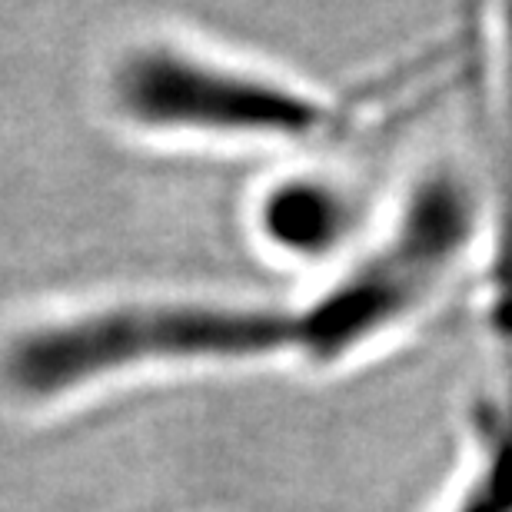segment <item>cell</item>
I'll return each instance as SVG.
<instances>
[{"label": "cell", "mask_w": 512, "mask_h": 512, "mask_svg": "<svg viewBox=\"0 0 512 512\" xmlns=\"http://www.w3.org/2000/svg\"><path fill=\"white\" fill-rule=\"evenodd\" d=\"M296 356L293 310L203 296L107 303L20 333L0 356L17 396L54 399L130 373Z\"/></svg>", "instance_id": "cell-1"}, {"label": "cell", "mask_w": 512, "mask_h": 512, "mask_svg": "<svg viewBox=\"0 0 512 512\" xmlns=\"http://www.w3.org/2000/svg\"><path fill=\"white\" fill-rule=\"evenodd\" d=\"M476 207L453 173H433L409 193L396 223L370 253L293 306L296 356L333 366L416 320L469 250Z\"/></svg>", "instance_id": "cell-2"}, {"label": "cell", "mask_w": 512, "mask_h": 512, "mask_svg": "<svg viewBox=\"0 0 512 512\" xmlns=\"http://www.w3.org/2000/svg\"><path fill=\"white\" fill-rule=\"evenodd\" d=\"M127 124L213 143H310L336 130L323 97L283 77L180 44H143L114 70Z\"/></svg>", "instance_id": "cell-3"}, {"label": "cell", "mask_w": 512, "mask_h": 512, "mask_svg": "<svg viewBox=\"0 0 512 512\" xmlns=\"http://www.w3.org/2000/svg\"><path fill=\"white\" fill-rule=\"evenodd\" d=\"M356 197L320 173H293L270 183L256 200V230L266 247L296 260L340 250L356 227Z\"/></svg>", "instance_id": "cell-4"}, {"label": "cell", "mask_w": 512, "mask_h": 512, "mask_svg": "<svg viewBox=\"0 0 512 512\" xmlns=\"http://www.w3.org/2000/svg\"><path fill=\"white\" fill-rule=\"evenodd\" d=\"M453 512H512V386L489 419L479 463Z\"/></svg>", "instance_id": "cell-5"}]
</instances>
